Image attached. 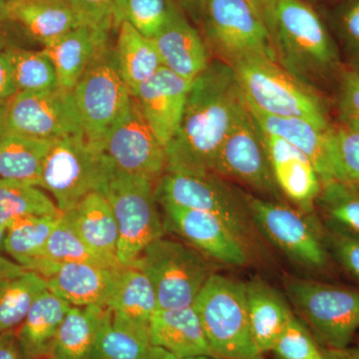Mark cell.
Instances as JSON below:
<instances>
[{
	"instance_id": "816d5d0a",
	"label": "cell",
	"mask_w": 359,
	"mask_h": 359,
	"mask_svg": "<svg viewBox=\"0 0 359 359\" xmlns=\"http://www.w3.org/2000/svg\"><path fill=\"white\" fill-rule=\"evenodd\" d=\"M149 359H218L212 358V356L208 355H197V356H178L175 355L173 353H168L165 349L160 348V347H152L151 351L150 358Z\"/></svg>"
},
{
	"instance_id": "ee69618b",
	"label": "cell",
	"mask_w": 359,
	"mask_h": 359,
	"mask_svg": "<svg viewBox=\"0 0 359 359\" xmlns=\"http://www.w3.org/2000/svg\"><path fill=\"white\" fill-rule=\"evenodd\" d=\"M80 25L109 35L115 28V0H65Z\"/></svg>"
},
{
	"instance_id": "4dcf8cb0",
	"label": "cell",
	"mask_w": 359,
	"mask_h": 359,
	"mask_svg": "<svg viewBox=\"0 0 359 359\" xmlns=\"http://www.w3.org/2000/svg\"><path fill=\"white\" fill-rule=\"evenodd\" d=\"M106 308L71 306L59 327L51 355L57 359H90Z\"/></svg>"
},
{
	"instance_id": "ac0fdd59",
	"label": "cell",
	"mask_w": 359,
	"mask_h": 359,
	"mask_svg": "<svg viewBox=\"0 0 359 359\" xmlns=\"http://www.w3.org/2000/svg\"><path fill=\"white\" fill-rule=\"evenodd\" d=\"M191 83L190 80L163 66L139 87L133 96L149 126L165 149L181 125Z\"/></svg>"
},
{
	"instance_id": "ba28073f",
	"label": "cell",
	"mask_w": 359,
	"mask_h": 359,
	"mask_svg": "<svg viewBox=\"0 0 359 359\" xmlns=\"http://www.w3.org/2000/svg\"><path fill=\"white\" fill-rule=\"evenodd\" d=\"M130 266L147 275L162 309L193 306L214 273L208 257L199 250L164 237L151 243Z\"/></svg>"
},
{
	"instance_id": "f35d334b",
	"label": "cell",
	"mask_w": 359,
	"mask_h": 359,
	"mask_svg": "<svg viewBox=\"0 0 359 359\" xmlns=\"http://www.w3.org/2000/svg\"><path fill=\"white\" fill-rule=\"evenodd\" d=\"M4 51L11 63L18 92L42 91L58 86L55 68L43 50L6 47Z\"/></svg>"
},
{
	"instance_id": "44dd1931",
	"label": "cell",
	"mask_w": 359,
	"mask_h": 359,
	"mask_svg": "<svg viewBox=\"0 0 359 359\" xmlns=\"http://www.w3.org/2000/svg\"><path fill=\"white\" fill-rule=\"evenodd\" d=\"M149 335L153 346L175 355L215 358L193 306L158 309L149 323Z\"/></svg>"
},
{
	"instance_id": "277c9868",
	"label": "cell",
	"mask_w": 359,
	"mask_h": 359,
	"mask_svg": "<svg viewBox=\"0 0 359 359\" xmlns=\"http://www.w3.org/2000/svg\"><path fill=\"white\" fill-rule=\"evenodd\" d=\"M250 105L266 114L297 117L332 128L320 92L290 74L275 59L252 57L233 66Z\"/></svg>"
},
{
	"instance_id": "c3c4849f",
	"label": "cell",
	"mask_w": 359,
	"mask_h": 359,
	"mask_svg": "<svg viewBox=\"0 0 359 359\" xmlns=\"http://www.w3.org/2000/svg\"><path fill=\"white\" fill-rule=\"evenodd\" d=\"M255 13L263 21L271 36V25H273V11L278 0H248Z\"/></svg>"
},
{
	"instance_id": "7bdbcfd3",
	"label": "cell",
	"mask_w": 359,
	"mask_h": 359,
	"mask_svg": "<svg viewBox=\"0 0 359 359\" xmlns=\"http://www.w3.org/2000/svg\"><path fill=\"white\" fill-rule=\"evenodd\" d=\"M337 115L340 126L359 131V72L344 68L337 80Z\"/></svg>"
},
{
	"instance_id": "8fae6325",
	"label": "cell",
	"mask_w": 359,
	"mask_h": 359,
	"mask_svg": "<svg viewBox=\"0 0 359 359\" xmlns=\"http://www.w3.org/2000/svg\"><path fill=\"white\" fill-rule=\"evenodd\" d=\"M202 25L210 50L231 66L252 57L276 60L268 29L248 0H205Z\"/></svg>"
},
{
	"instance_id": "9c48e42d",
	"label": "cell",
	"mask_w": 359,
	"mask_h": 359,
	"mask_svg": "<svg viewBox=\"0 0 359 359\" xmlns=\"http://www.w3.org/2000/svg\"><path fill=\"white\" fill-rule=\"evenodd\" d=\"M119 231L117 259L130 266L151 243L164 236L154 182L115 169L102 191Z\"/></svg>"
},
{
	"instance_id": "6f0895ef",
	"label": "cell",
	"mask_w": 359,
	"mask_h": 359,
	"mask_svg": "<svg viewBox=\"0 0 359 359\" xmlns=\"http://www.w3.org/2000/svg\"><path fill=\"white\" fill-rule=\"evenodd\" d=\"M323 351H325V355H327V359H335V358H334V356H332V354H330V353H328V351H327V349L323 348Z\"/></svg>"
},
{
	"instance_id": "d4e9b609",
	"label": "cell",
	"mask_w": 359,
	"mask_h": 359,
	"mask_svg": "<svg viewBox=\"0 0 359 359\" xmlns=\"http://www.w3.org/2000/svg\"><path fill=\"white\" fill-rule=\"evenodd\" d=\"M248 105L264 133L280 137L308 156L318 170L323 185L332 181L328 163V138L334 127L325 131L301 118L266 114L249 103Z\"/></svg>"
},
{
	"instance_id": "680465c9",
	"label": "cell",
	"mask_w": 359,
	"mask_h": 359,
	"mask_svg": "<svg viewBox=\"0 0 359 359\" xmlns=\"http://www.w3.org/2000/svg\"><path fill=\"white\" fill-rule=\"evenodd\" d=\"M39 359H57L55 358V356L53 355H47L44 356V358H39Z\"/></svg>"
},
{
	"instance_id": "4fadbf2b",
	"label": "cell",
	"mask_w": 359,
	"mask_h": 359,
	"mask_svg": "<svg viewBox=\"0 0 359 359\" xmlns=\"http://www.w3.org/2000/svg\"><path fill=\"white\" fill-rule=\"evenodd\" d=\"M1 133L52 141L83 135L73 90L18 92L4 106Z\"/></svg>"
},
{
	"instance_id": "60d3db41",
	"label": "cell",
	"mask_w": 359,
	"mask_h": 359,
	"mask_svg": "<svg viewBox=\"0 0 359 359\" xmlns=\"http://www.w3.org/2000/svg\"><path fill=\"white\" fill-rule=\"evenodd\" d=\"M330 180L359 185V131L334 127L328 138Z\"/></svg>"
},
{
	"instance_id": "d590c367",
	"label": "cell",
	"mask_w": 359,
	"mask_h": 359,
	"mask_svg": "<svg viewBox=\"0 0 359 359\" xmlns=\"http://www.w3.org/2000/svg\"><path fill=\"white\" fill-rule=\"evenodd\" d=\"M46 290V280L32 271L0 283V335L16 332Z\"/></svg>"
},
{
	"instance_id": "e0dca14e",
	"label": "cell",
	"mask_w": 359,
	"mask_h": 359,
	"mask_svg": "<svg viewBox=\"0 0 359 359\" xmlns=\"http://www.w3.org/2000/svg\"><path fill=\"white\" fill-rule=\"evenodd\" d=\"M121 268L95 264H57L39 259L30 271L42 276L47 289L71 306H100L106 308L119 280Z\"/></svg>"
},
{
	"instance_id": "e575fe53",
	"label": "cell",
	"mask_w": 359,
	"mask_h": 359,
	"mask_svg": "<svg viewBox=\"0 0 359 359\" xmlns=\"http://www.w3.org/2000/svg\"><path fill=\"white\" fill-rule=\"evenodd\" d=\"M60 217H26L13 222L6 229L4 250L29 271L43 257L47 241Z\"/></svg>"
},
{
	"instance_id": "b9f144b4",
	"label": "cell",
	"mask_w": 359,
	"mask_h": 359,
	"mask_svg": "<svg viewBox=\"0 0 359 359\" xmlns=\"http://www.w3.org/2000/svg\"><path fill=\"white\" fill-rule=\"evenodd\" d=\"M273 353L278 359H327L323 346L295 314L276 341Z\"/></svg>"
},
{
	"instance_id": "f1b7e54d",
	"label": "cell",
	"mask_w": 359,
	"mask_h": 359,
	"mask_svg": "<svg viewBox=\"0 0 359 359\" xmlns=\"http://www.w3.org/2000/svg\"><path fill=\"white\" fill-rule=\"evenodd\" d=\"M54 142L14 133L0 134V178L40 187Z\"/></svg>"
},
{
	"instance_id": "8992f818",
	"label": "cell",
	"mask_w": 359,
	"mask_h": 359,
	"mask_svg": "<svg viewBox=\"0 0 359 359\" xmlns=\"http://www.w3.org/2000/svg\"><path fill=\"white\" fill-rule=\"evenodd\" d=\"M115 167L83 135L54 142L45 161L40 188L65 214L92 193H102Z\"/></svg>"
},
{
	"instance_id": "11a10c76",
	"label": "cell",
	"mask_w": 359,
	"mask_h": 359,
	"mask_svg": "<svg viewBox=\"0 0 359 359\" xmlns=\"http://www.w3.org/2000/svg\"><path fill=\"white\" fill-rule=\"evenodd\" d=\"M6 230L0 226V252L4 250V238H6Z\"/></svg>"
},
{
	"instance_id": "83f0119b",
	"label": "cell",
	"mask_w": 359,
	"mask_h": 359,
	"mask_svg": "<svg viewBox=\"0 0 359 359\" xmlns=\"http://www.w3.org/2000/svg\"><path fill=\"white\" fill-rule=\"evenodd\" d=\"M11 20L46 45L80 26L65 0H8Z\"/></svg>"
},
{
	"instance_id": "cb8c5ba5",
	"label": "cell",
	"mask_w": 359,
	"mask_h": 359,
	"mask_svg": "<svg viewBox=\"0 0 359 359\" xmlns=\"http://www.w3.org/2000/svg\"><path fill=\"white\" fill-rule=\"evenodd\" d=\"M63 216L92 250L120 264L117 259L118 224L103 194H90Z\"/></svg>"
},
{
	"instance_id": "30bf717a",
	"label": "cell",
	"mask_w": 359,
	"mask_h": 359,
	"mask_svg": "<svg viewBox=\"0 0 359 359\" xmlns=\"http://www.w3.org/2000/svg\"><path fill=\"white\" fill-rule=\"evenodd\" d=\"M83 135L102 150L110 130L128 109L131 92L123 79L115 48L102 47L73 88Z\"/></svg>"
},
{
	"instance_id": "3957f363",
	"label": "cell",
	"mask_w": 359,
	"mask_h": 359,
	"mask_svg": "<svg viewBox=\"0 0 359 359\" xmlns=\"http://www.w3.org/2000/svg\"><path fill=\"white\" fill-rule=\"evenodd\" d=\"M193 308L215 358L264 359L250 330L245 283L214 273Z\"/></svg>"
},
{
	"instance_id": "f6af8a7d",
	"label": "cell",
	"mask_w": 359,
	"mask_h": 359,
	"mask_svg": "<svg viewBox=\"0 0 359 359\" xmlns=\"http://www.w3.org/2000/svg\"><path fill=\"white\" fill-rule=\"evenodd\" d=\"M325 240L328 252L359 282V238L327 231Z\"/></svg>"
},
{
	"instance_id": "9f6ffc18",
	"label": "cell",
	"mask_w": 359,
	"mask_h": 359,
	"mask_svg": "<svg viewBox=\"0 0 359 359\" xmlns=\"http://www.w3.org/2000/svg\"><path fill=\"white\" fill-rule=\"evenodd\" d=\"M4 106L6 104L0 103V133H1L2 124H4Z\"/></svg>"
},
{
	"instance_id": "d6986e66",
	"label": "cell",
	"mask_w": 359,
	"mask_h": 359,
	"mask_svg": "<svg viewBox=\"0 0 359 359\" xmlns=\"http://www.w3.org/2000/svg\"><path fill=\"white\" fill-rule=\"evenodd\" d=\"M263 137L278 190L297 205L299 211L311 214L323 188L313 161L280 137L264 132Z\"/></svg>"
},
{
	"instance_id": "5bb4252c",
	"label": "cell",
	"mask_w": 359,
	"mask_h": 359,
	"mask_svg": "<svg viewBox=\"0 0 359 359\" xmlns=\"http://www.w3.org/2000/svg\"><path fill=\"white\" fill-rule=\"evenodd\" d=\"M215 174L278 199L280 192L269 163L263 132L249 105L226 136L219 150Z\"/></svg>"
},
{
	"instance_id": "681fc988",
	"label": "cell",
	"mask_w": 359,
	"mask_h": 359,
	"mask_svg": "<svg viewBox=\"0 0 359 359\" xmlns=\"http://www.w3.org/2000/svg\"><path fill=\"white\" fill-rule=\"evenodd\" d=\"M175 4L196 23L202 25L205 0H173Z\"/></svg>"
},
{
	"instance_id": "6da1fadb",
	"label": "cell",
	"mask_w": 359,
	"mask_h": 359,
	"mask_svg": "<svg viewBox=\"0 0 359 359\" xmlns=\"http://www.w3.org/2000/svg\"><path fill=\"white\" fill-rule=\"evenodd\" d=\"M247 108L236 70L212 59L191 83L181 125L166 147L165 172L215 174L219 150Z\"/></svg>"
},
{
	"instance_id": "74e56055",
	"label": "cell",
	"mask_w": 359,
	"mask_h": 359,
	"mask_svg": "<svg viewBox=\"0 0 359 359\" xmlns=\"http://www.w3.org/2000/svg\"><path fill=\"white\" fill-rule=\"evenodd\" d=\"M325 20L337 42L342 63L359 72V0H334L325 9Z\"/></svg>"
},
{
	"instance_id": "f546056e",
	"label": "cell",
	"mask_w": 359,
	"mask_h": 359,
	"mask_svg": "<svg viewBox=\"0 0 359 359\" xmlns=\"http://www.w3.org/2000/svg\"><path fill=\"white\" fill-rule=\"evenodd\" d=\"M115 53L120 72L132 96L163 67L153 40L137 32L128 22H122L118 27Z\"/></svg>"
},
{
	"instance_id": "bcb514c9",
	"label": "cell",
	"mask_w": 359,
	"mask_h": 359,
	"mask_svg": "<svg viewBox=\"0 0 359 359\" xmlns=\"http://www.w3.org/2000/svg\"><path fill=\"white\" fill-rule=\"evenodd\" d=\"M16 93L11 63L4 49L0 48V103L6 104Z\"/></svg>"
},
{
	"instance_id": "7402d4cb",
	"label": "cell",
	"mask_w": 359,
	"mask_h": 359,
	"mask_svg": "<svg viewBox=\"0 0 359 359\" xmlns=\"http://www.w3.org/2000/svg\"><path fill=\"white\" fill-rule=\"evenodd\" d=\"M245 297L255 342L262 353H271L294 313L285 297L259 276L245 283Z\"/></svg>"
},
{
	"instance_id": "484cf974",
	"label": "cell",
	"mask_w": 359,
	"mask_h": 359,
	"mask_svg": "<svg viewBox=\"0 0 359 359\" xmlns=\"http://www.w3.org/2000/svg\"><path fill=\"white\" fill-rule=\"evenodd\" d=\"M70 308L67 302L48 289L37 297L15 332L25 359L51 355L56 334Z\"/></svg>"
},
{
	"instance_id": "94428289",
	"label": "cell",
	"mask_w": 359,
	"mask_h": 359,
	"mask_svg": "<svg viewBox=\"0 0 359 359\" xmlns=\"http://www.w3.org/2000/svg\"><path fill=\"white\" fill-rule=\"evenodd\" d=\"M359 186V185H358Z\"/></svg>"
},
{
	"instance_id": "f5cc1de1",
	"label": "cell",
	"mask_w": 359,
	"mask_h": 359,
	"mask_svg": "<svg viewBox=\"0 0 359 359\" xmlns=\"http://www.w3.org/2000/svg\"><path fill=\"white\" fill-rule=\"evenodd\" d=\"M327 349V348H325ZM335 359H359V344L342 349H327Z\"/></svg>"
},
{
	"instance_id": "5b68a950",
	"label": "cell",
	"mask_w": 359,
	"mask_h": 359,
	"mask_svg": "<svg viewBox=\"0 0 359 359\" xmlns=\"http://www.w3.org/2000/svg\"><path fill=\"white\" fill-rule=\"evenodd\" d=\"M287 299L327 349L351 346L359 330V290L306 278H285Z\"/></svg>"
},
{
	"instance_id": "d6a6232c",
	"label": "cell",
	"mask_w": 359,
	"mask_h": 359,
	"mask_svg": "<svg viewBox=\"0 0 359 359\" xmlns=\"http://www.w3.org/2000/svg\"><path fill=\"white\" fill-rule=\"evenodd\" d=\"M106 308L147 325L159 309L152 283L146 273L134 266H123Z\"/></svg>"
},
{
	"instance_id": "7a4b0ae2",
	"label": "cell",
	"mask_w": 359,
	"mask_h": 359,
	"mask_svg": "<svg viewBox=\"0 0 359 359\" xmlns=\"http://www.w3.org/2000/svg\"><path fill=\"white\" fill-rule=\"evenodd\" d=\"M271 39L276 62L316 91L344 69L327 22L306 0L276 1Z\"/></svg>"
},
{
	"instance_id": "2e32d148",
	"label": "cell",
	"mask_w": 359,
	"mask_h": 359,
	"mask_svg": "<svg viewBox=\"0 0 359 359\" xmlns=\"http://www.w3.org/2000/svg\"><path fill=\"white\" fill-rule=\"evenodd\" d=\"M166 224L174 233L208 259L224 266H243L248 247L218 217L199 210L162 205Z\"/></svg>"
},
{
	"instance_id": "836d02e7",
	"label": "cell",
	"mask_w": 359,
	"mask_h": 359,
	"mask_svg": "<svg viewBox=\"0 0 359 359\" xmlns=\"http://www.w3.org/2000/svg\"><path fill=\"white\" fill-rule=\"evenodd\" d=\"M62 216L57 205L39 187L0 178V226L6 229L26 217Z\"/></svg>"
},
{
	"instance_id": "7dc6e473",
	"label": "cell",
	"mask_w": 359,
	"mask_h": 359,
	"mask_svg": "<svg viewBox=\"0 0 359 359\" xmlns=\"http://www.w3.org/2000/svg\"><path fill=\"white\" fill-rule=\"evenodd\" d=\"M0 359H25L15 332L0 335Z\"/></svg>"
},
{
	"instance_id": "7c38bea8",
	"label": "cell",
	"mask_w": 359,
	"mask_h": 359,
	"mask_svg": "<svg viewBox=\"0 0 359 359\" xmlns=\"http://www.w3.org/2000/svg\"><path fill=\"white\" fill-rule=\"evenodd\" d=\"M248 204L257 230L295 264L313 271L328 266L330 252L318 226L304 216L276 200L247 193Z\"/></svg>"
},
{
	"instance_id": "ffe728a7",
	"label": "cell",
	"mask_w": 359,
	"mask_h": 359,
	"mask_svg": "<svg viewBox=\"0 0 359 359\" xmlns=\"http://www.w3.org/2000/svg\"><path fill=\"white\" fill-rule=\"evenodd\" d=\"M152 40L163 66L190 81L212 61L207 42L178 6Z\"/></svg>"
},
{
	"instance_id": "52a82bcc",
	"label": "cell",
	"mask_w": 359,
	"mask_h": 359,
	"mask_svg": "<svg viewBox=\"0 0 359 359\" xmlns=\"http://www.w3.org/2000/svg\"><path fill=\"white\" fill-rule=\"evenodd\" d=\"M218 175L164 172L155 185L158 204L199 210L218 217L245 245L256 226L250 215L247 193L233 189Z\"/></svg>"
},
{
	"instance_id": "ab89813d",
	"label": "cell",
	"mask_w": 359,
	"mask_h": 359,
	"mask_svg": "<svg viewBox=\"0 0 359 359\" xmlns=\"http://www.w3.org/2000/svg\"><path fill=\"white\" fill-rule=\"evenodd\" d=\"M176 6L173 0H115V29L128 22L144 36L154 39Z\"/></svg>"
},
{
	"instance_id": "603a6c76",
	"label": "cell",
	"mask_w": 359,
	"mask_h": 359,
	"mask_svg": "<svg viewBox=\"0 0 359 359\" xmlns=\"http://www.w3.org/2000/svg\"><path fill=\"white\" fill-rule=\"evenodd\" d=\"M108 39L109 35L80 25L44 45L42 50L55 68L58 86L73 90L98 51L108 44Z\"/></svg>"
},
{
	"instance_id": "db71d44e",
	"label": "cell",
	"mask_w": 359,
	"mask_h": 359,
	"mask_svg": "<svg viewBox=\"0 0 359 359\" xmlns=\"http://www.w3.org/2000/svg\"><path fill=\"white\" fill-rule=\"evenodd\" d=\"M11 20L8 0H0V26L6 25Z\"/></svg>"
},
{
	"instance_id": "4316f807",
	"label": "cell",
	"mask_w": 359,
	"mask_h": 359,
	"mask_svg": "<svg viewBox=\"0 0 359 359\" xmlns=\"http://www.w3.org/2000/svg\"><path fill=\"white\" fill-rule=\"evenodd\" d=\"M149 325L106 308L90 359H149Z\"/></svg>"
},
{
	"instance_id": "9a60e30c",
	"label": "cell",
	"mask_w": 359,
	"mask_h": 359,
	"mask_svg": "<svg viewBox=\"0 0 359 359\" xmlns=\"http://www.w3.org/2000/svg\"><path fill=\"white\" fill-rule=\"evenodd\" d=\"M102 151L118 171L153 182L166 169V149L149 126L134 97L106 136Z\"/></svg>"
},
{
	"instance_id": "f907efd6",
	"label": "cell",
	"mask_w": 359,
	"mask_h": 359,
	"mask_svg": "<svg viewBox=\"0 0 359 359\" xmlns=\"http://www.w3.org/2000/svg\"><path fill=\"white\" fill-rule=\"evenodd\" d=\"M26 271L25 266L0 255V283L23 275Z\"/></svg>"
},
{
	"instance_id": "1f68e13d",
	"label": "cell",
	"mask_w": 359,
	"mask_h": 359,
	"mask_svg": "<svg viewBox=\"0 0 359 359\" xmlns=\"http://www.w3.org/2000/svg\"><path fill=\"white\" fill-rule=\"evenodd\" d=\"M316 207L327 231L359 238V186L332 180L323 184Z\"/></svg>"
},
{
	"instance_id": "8d00e7d4",
	"label": "cell",
	"mask_w": 359,
	"mask_h": 359,
	"mask_svg": "<svg viewBox=\"0 0 359 359\" xmlns=\"http://www.w3.org/2000/svg\"><path fill=\"white\" fill-rule=\"evenodd\" d=\"M40 259H46L57 264H90L108 268L123 266L92 250L79 237L63 214L54 226L50 237L47 241L43 257Z\"/></svg>"
},
{
	"instance_id": "91938a15",
	"label": "cell",
	"mask_w": 359,
	"mask_h": 359,
	"mask_svg": "<svg viewBox=\"0 0 359 359\" xmlns=\"http://www.w3.org/2000/svg\"><path fill=\"white\" fill-rule=\"evenodd\" d=\"M306 1H308V0H306Z\"/></svg>"
}]
</instances>
